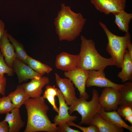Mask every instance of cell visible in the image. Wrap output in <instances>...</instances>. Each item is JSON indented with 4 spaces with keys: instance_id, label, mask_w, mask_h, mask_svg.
Wrapping results in <instances>:
<instances>
[{
    "instance_id": "obj_1",
    "label": "cell",
    "mask_w": 132,
    "mask_h": 132,
    "mask_svg": "<svg viewBox=\"0 0 132 132\" xmlns=\"http://www.w3.org/2000/svg\"><path fill=\"white\" fill-rule=\"evenodd\" d=\"M24 104L27 114L24 132H57V126L52 123L48 116L49 107L43 96L30 98Z\"/></svg>"
},
{
    "instance_id": "obj_2",
    "label": "cell",
    "mask_w": 132,
    "mask_h": 132,
    "mask_svg": "<svg viewBox=\"0 0 132 132\" xmlns=\"http://www.w3.org/2000/svg\"><path fill=\"white\" fill-rule=\"evenodd\" d=\"M86 21L81 13H76L70 7L62 4L54 22L59 40H74L82 32Z\"/></svg>"
},
{
    "instance_id": "obj_3",
    "label": "cell",
    "mask_w": 132,
    "mask_h": 132,
    "mask_svg": "<svg viewBox=\"0 0 132 132\" xmlns=\"http://www.w3.org/2000/svg\"><path fill=\"white\" fill-rule=\"evenodd\" d=\"M81 39L80 51L78 54L80 59L79 68L89 70L104 71L108 66H115L112 58H105L98 53L92 39H87L82 35Z\"/></svg>"
},
{
    "instance_id": "obj_4",
    "label": "cell",
    "mask_w": 132,
    "mask_h": 132,
    "mask_svg": "<svg viewBox=\"0 0 132 132\" xmlns=\"http://www.w3.org/2000/svg\"><path fill=\"white\" fill-rule=\"evenodd\" d=\"M99 23L108 39L106 50L114 60L115 66L118 68H121L128 45L131 42V35L129 32L123 36L116 35L111 32L105 24L100 22Z\"/></svg>"
},
{
    "instance_id": "obj_5",
    "label": "cell",
    "mask_w": 132,
    "mask_h": 132,
    "mask_svg": "<svg viewBox=\"0 0 132 132\" xmlns=\"http://www.w3.org/2000/svg\"><path fill=\"white\" fill-rule=\"evenodd\" d=\"M92 94V97L90 101H87V100L82 98H77L70 106L69 113L70 115L77 111L81 115V121L79 123L80 125H89L91 120L98 113L101 106L97 90L93 89Z\"/></svg>"
},
{
    "instance_id": "obj_6",
    "label": "cell",
    "mask_w": 132,
    "mask_h": 132,
    "mask_svg": "<svg viewBox=\"0 0 132 132\" xmlns=\"http://www.w3.org/2000/svg\"><path fill=\"white\" fill-rule=\"evenodd\" d=\"M89 71L79 67L65 71L64 75L70 79L77 88L79 93V98L87 100L89 96L86 91V84Z\"/></svg>"
},
{
    "instance_id": "obj_7",
    "label": "cell",
    "mask_w": 132,
    "mask_h": 132,
    "mask_svg": "<svg viewBox=\"0 0 132 132\" xmlns=\"http://www.w3.org/2000/svg\"><path fill=\"white\" fill-rule=\"evenodd\" d=\"M121 94L119 89L111 87L104 88L99 97L101 106L106 111L116 110L120 100Z\"/></svg>"
},
{
    "instance_id": "obj_8",
    "label": "cell",
    "mask_w": 132,
    "mask_h": 132,
    "mask_svg": "<svg viewBox=\"0 0 132 132\" xmlns=\"http://www.w3.org/2000/svg\"><path fill=\"white\" fill-rule=\"evenodd\" d=\"M99 11L106 15L113 14L125 11L126 0H90Z\"/></svg>"
},
{
    "instance_id": "obj_9",
    "label": "cell",
    "mask_w": 132,
    "mask_h": 132,
    "mask_svg": "<svg viewBox=\"0 0 132 132\" xmlns=\"http://www.w3.org/2000/svg\"><path fill=\"white\" fill-rule=\"evenodd\" d=\"M123 84L115 83L107 78L104 71H89L86 86L89 87L96 86L100 88L111 87L119 90Z\"/></svg>"
},
{
    "instance_id": "obj_10",
    "label": "cell",
    "mask_w": 132,
    "mask_h": 132,
    "mask_svg": "<svg viewBox=\"0 0 132 132\" xmlns=\"http://www.w3.org/2000/svg\"><path fill=\"white\" fill-rule=\"evenodd\" d=\"M55 77L56 84L61 92L66 104L70 106L77 98L73 83L67 78L61 77L57 73H55Z\"/></svg>"
},
{
    "instance_id": "obj_11",
    "label": "cell",
    "mask_w": 132,
    "mask_h": 132,
    "mask_svg": "<svg viewBox=\"0 0 132 132\" xmlns=\"http://www.w3.org/2000/svg\"><path fill=\"white\" fill-rule=\"evenodd\" d=\"M12 68L17 75L19 83L29 79L39 78L43 76L17 58L13 62Z\"/></svg>"
},
{
    "instance_id": "obj_12",
    "label": "cell",
    "mask_w": 132,
    "mask_h": 132,
    "mask_svg": "<svg viewBox=\"0 0 132 132\" xmlns=\"http://www.w3.org/2000/svg\"><path fill=\"white\" fill-rule=\"evenodd\" d=\"M79 62L78 54L73 55L63 52L56 56L55 64L57 68L65 71L78 67Z\"/></svg>"
},
{
    "instance_id": "obj_13",
    "label": "cell",
    "mask_w": 132,
    "mask_h": 132,
    "mask_svg": "<svg viewBox=\"0 0 132 132\" xmlns=\"http://www.w3.org/2000/svg\"><path fill=\"white\" fill-rule=\"evenodd\" d=\"M49 83V78L43 76L39 78H33L28 83L23 84L24 90L30 98H35L41 96L43 88Z\"/></svg>"
},
{
    "instance_id": "obj_14",
    "label": "cell",
    "mask_w": 132,
    "mask_h": 132,
    "mask_svg": "<svg viewBox=\"0 0 132 132\" xmlns=\"http://www.w3.org/2000/svg\"><path fill=\"white\" fill-rule=\"evenodd\" d=\"M57 96L59 102V111L54 118V123L57 126L68 121L76 120L77 117L76 115L72 116L69 114V107L66 104L60 89Z\"/></svg>"
},
{
    "instance_id": "obj_15",
    "label": "cell",
    "mask_w": 132,
    "mask_h": 132,
    "mask_svg": "<svg viewBox=\"0 0 132 132\" xmlns=\"http://www.w3.org/2000/svg\"><path fill=\"white\" fill-rule=\"evenodd\" d=\"M7 30H5L4 33L0 41V51L4 58L6 64L12 68L13 64L16 58L14 47L10 42L7 36Z\"/></svg>"
},
{
    "instance_id": "obj_16",
    "label": "cell",
    "mask_w": 132,
    "mask_h": 132,
    "mask_svg": "<svg viewBox=\"0 0 132 132\" xmlns=\"http://www.w3.org/2000/svg\"><path fill=\"white\" fill-rule=\"evenodd\" d=\"M98 113L103 118L114 125L132 132V126L126 124L116 110L106 111L101 106Z\"/></svg>"
},
{
    "instance_id": "obj_17",
    "label": "cell",
    "mask_w": 132,
    "mask_h": 132,
    "mask_svg": "<svg viewBox=\"0 0 132 132\" xmlns=\"http://www.w3.org/2000/svg\"><path fill=\"white\" fill-rule=\"evenodd\" d=\"M10 112L6 114L4 119L8 124L9 132H19L25 124L22 119L19 109L14 108Z\"/></svg>"
},
{
    "instance_id": "obj_18",
    "label": "cell",
    "mask_w": 132,
    "mask_h": 132,
    "mask_svg": "<svg viewBox=\"0 0 132 132\" xmlns=\"http://www.w3.org/2000/svg\"><path fill=\"white\" fill-rule=\"evenodd\" d=\"M90 124L96 126L99 132H123L124 131L123 128L112 124L102 118L98 113L91 120Z\"/></svg>"
},
{
    "instance_id": "obj_19",
    "label": "cell",
    "mask_w": 132,
    "mask_h": 132,
    "mask_svg": "<svg viewBox=\"0 0 132 132\" xmlns=\"http://www.w3.org/2000/svg\"><path fill=\"white\" fill-rule=\"evenodd\" d=\"M8 96L14 108L17 109H20L30 98L24 90L22 84L18 85L15 90L10 93Z\"/></svg>"
},
{
    "instance_id": "obj_20",
    "label": "cell",
    "mask_w": 132,
    "mask_h": 132,
    "mask_svg": "<svg viewBox=\"0 0 132 132\" xmlns=\"http://www.w3.org/2000/svg\"><path fill=\"white\" fill-rule=\"evenodd\" d=\"M121 68V70L117 74V77L121 79L123 82L128 80L132 81V59L130 57L127 50L125 52Z\"/></svg>"
},
{
    "instance_id": "obj_21",
    "label": "cell",
    "mask_w": 132,
    "mask_h": 132,
    "mask_svg": "<svg viewBox=\"0 0 132 132\" xmlns=\"http://www.w3.org/2000/svg\"><path fill=\"white\" fill-rule=\"evenodd\" d=\"M115 17L114 22L119 30L125 32H129V24L132 19V13L125 11L114 14Z\"/></svg>"
},
{
    "instance_id": "obj_22",
    "label": "cell",
    "mask_w": 132,
    "mask_h": 132,
    "mask_svg": "<svg viewBox=\"0 0 132 132\" xmlns=\"http://www.w3.org/2000/svg\"><path fill=\"white\" fill-rule=\"evenodd\" d=\"M121 94L120 106H128L132 108V83L126 82L119 90Z\"/></svg>"
},
{
    "instance_id": "obj_23",
    "label": "cell",
    "mask_w": 132,
    "mask_h": 132,
    "mask_svg": "<svg viewBox=\"0 0 132 132\" xmlns=\"http://www.w3.org/2000/svg\"><path fill=\"white\" fill-rule=\"evenodd\" d=\"M26 64L36 72L43 76L46 74L49 73L52 70V68L49 66L35 60L29 56Z\"/></svg>"
},
{
    "instance_id": "obj_24",
    "label": "cell",
    "mask_w": 132,
    "mask_h": 132,
    "mask_svg": "<svg viewBox=\"0 0 132 132\" xmlns=\"http://www.w3.org/2000/svg\"><path fill=\"white\" fill-rule=\"evenodd\" d=\"M7 36L9 41L14 47L16 58L26 64L29 55H27L23 44L8 33Z\"/></svg>"
},
{
    "instance_id": "obj_25",
    "label": "cell",
    "mask_w": 132,
    "mask_h": 132,
    "mask_svg": "<svg viewBox=\"0 0 132 132\" xmlns=\"http://www.w3.org/2000/svg\"><path fill=\"white\" fill-rule=\"evenodd\" d=\"M45 89L43 97L46 99L53 107L54 110L58 113L59 109L55 104V97L57 96L59 93V89L56 88L55 86H52L48 84L45 86Z\"/></svg>"
},
{
    "instance_id": "obj_26",
    "label": "cell",
    "mask_w": 132,
    "mask_h": 132,
    "mask_svg": "<svg viewBox=\"0 0 132 132\" xmlns=\"http://www.w3.org/2000/svg\"><path fill=\"white\" fill-rule=\"evenodd\" d=\"M14 107L8 96L0 98V114L10 112Z\"/></svg>"
},
{
    "instance_id": "obj_27",
    "label": "cell",
    "mask_w": 132,
    "mask_h": 132,
    "mask_svg": "<svg viewBox=\"0 0 132 132\" xmlns=\"http://www.w3.org/2000/svg\"><path fill=\"white\" fill-rule=\"evenodd\" d=\"M14 73L12 68L9 66L5 62L4 57L0 51V74L4 75V74H6L9 76H12Z\"/></svg>"
},
{
    "instance_id": "obj_28",
    "label": "cell",
    "mask_w": 132,
    "mask_h": 132,
    "mask_svg": "<svg viewBox=\"0 0 132 132\" xmlns=\"http://www.w3.org/2000/svg\"><path fill=\"white\" fill-rule=\"evenodd\" d=\"M67 122L69 126L76 127L83 132H99L97 127L92 124H90L88 127H83L76 124L72 121H68Z\"/></svg>"
},
{
    "instance_id": "obj_29",
    "label": "cell",
    "mask_w": 132,
    "mask_h": 132,
    "mask_svg": "<svg viewBox=\"0 0 132 132\" xmlns=\"http://www.w3.org/2000/svg\"><path fill=\"white\" fill-rule=\"evenodd\" d=\"M117 112L121 116L125 118L132 116V108L128 106H120Z\"/></svg>"
},
{
    "instance_id": "obj_30",
    "label": "cell",
    "mask_w": 132,
    "mask_h": 132,
    "mask_svg": "<svg viewBox=\"0 0 132 132\" xmlns=\"http://www.w3.org/2000/svg\"><path fill=\"white\" fill-rule=\"evenodd\" d=\"M57 126V132H80L78 130L70 128L67 122L58 125Z\"/></svg>"
},
{
    "instance_id": "obj_31",
    "label": "cell",
    "mask_w": 132,
    "mask_h": 132,
    "mask_svg": "<svg viewBox=\"0 0 132 132\" xmlns=\"http://www.w3.org/2000/svg\"><path fill=\"white\" fill-rule=\"evenodd\" d=\"M7 79L4 75L0 74V94L4 96L5 94Z\"/></svg>"
},
{
    "instance_id": "obj_32",
    "label": "cell",
    "mask_w": 132,
    "mask_h": 132,
    "mask_svg": "<svg viewBox=\"0 0 132 132\" xmlns=\"http://www.w3.org/2000/svg\"><path fill=\"white\" fill-rule=\"evenodd\" d=\"M9 127L8 123L5 120L0 121V132H9Z\"/></svg>"
},
{
    "instance_id": "obj_33",
    "label": "cell",
    "mask_w": 132,
    "mask_h": 132,
    "mask_svg": "<svg viewBox=\"0 0 132 132\" xmlns=\"http://www.w3.org/2000/svg\"><path fill=\"white\" fill-rule=\"evenodd\" d=\"M5 24L0 19V41L5 32Z\"/></svg>"
},
{
    "instance_id": "obj_34",
    "label": "cell",
    "mask_w": 132,
    "mask_h": 132,
    "mask_svg": "<svg viewBox=\"0 0 132 132\" xmlns=\"http://www.w3.org/2000/svg\"><path fill=\"white\" fill-rule=\"evenodd\" d=\"M127 49L129 55L132 59V44L131 42L128 44Z\"/></svg>"
},
{
    "instance_id": "obj_35",
    "label": "cell",
    "mask_w": 132,
    "mask_h": 132,
    "mask_svg": "<svg viewBox=\"0 0 132 132\" xmlns=\"http://www.w3.org/2000/svg\"><path fill=\"white\" fill-rule=\"evenodd\" d=\"M126 121H129L131 124H132V116H127L124 118Z\"/></svg>"
}]
</instances>
